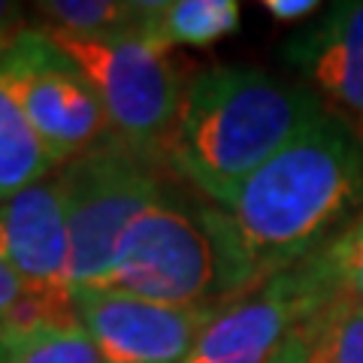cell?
<instances>
[{"instance_id":"e0dca14e","label":"cell","mask_w":363,"mask_h":363,"mask_svg":"<svg viewBox=\"0 0 363 363\" xmlns=\"http://www.w3.org/2000/svg\"><path fill=\"white\" fill-rule=\"evenodd\" d=\"M30 28L25 18V9L18 4H9V0H0V64L9 58V52L21 43Z\"/></svg>"},{"instance_id":"6da1fadb","label":"cell","mask_w":363,"mask_h":363,"mask_svg":"<svg viewBox=\"0 0 363 363\" xmlns=\"http://www.w3.org/2000/svg\"><path fill=\"white\" fill-rule=\"evenodd\" d=\"M221 255V303L324 252L363 212V133L333 112L245 182L200 206Z\"/></svg>"},{"instance_id":"3957f363","label":"cell","mask_w":363,"mask_h":363,"mask_svg":"<svg viewBox=\"0 0 363 363\" xmlns=\"http://www.w3.org/2000/svg\"><path fill=\"white\" fill-rule=\"evenodd\" d=\"M40 30L94 88L112 124V133L136 155L157 161L176 124L185 85L167 45H161L143 18L130 28L73 37L52 28Z\"/></svg>"},{"instance_id":"ac0fdd59","label":"cell","mask_w":363,"mask_h":363,"mask_svg":"<svg viewBox=\"0 0 363 363\" xmlns=\"http://www.w3.org/2000/svg\"><path fill=\"white\" fill-rule=\"evenodd\" d=\"M264 9L276 21H300L315 16L321 4L318 0H264Z\"/></svg>"},{"instance_id":"9c48e42d","label":"cell","mask_w":363,"mask_h":363,"mask_svg":"<svg viewBox=\"0 0 363 363\" xmlns=\"http://www.w3.org/2000/svg\"><path fill=\"white\" fill-rule=\"evenodd\" d=\"M0 260L16 272L25 294L67 297L70 227L64 176L43 179L0 203Z\"/></svg>"},{"instance_id":"8fae6325","label":"cell","mask_w":363,"mask_h":363,"mask_svg":"<svg viewBox=\"0 0 363 363\" xmlns=\"http://www.w3.org/2000/svg\"><path fill=\"white\" fill-rule=\"evenodd\" d=\"M272 363H363V303L336 297L281 345Z\"/></svg>"},{"instance_id":"d6986e66","label":"cell","mask_w":363,"mask_h":363,"mask_svg":"<svg viewBox=\"0 0 363 363\" xmlns=\"http://www.w3.org/2000/svg\"><path fill=\"white\" fill-rule=\"evenodd\" d=\"M21 300H25V288H21V281L16 279V272L0 260V324L6 321V315L13 312Z\"/></svg>"},{"instance_id":"7c38bea8","label":"cell","mask_w":363,"mask_h":363,"mask_svg":"<svg viewBox=\"0 0 363 363\" xmlns=\"http://www.w3.org/2000/svg\"><path fill=\"white\" fill-rule=\"evenodd\" d=\"M242 6L233 0H155L143 4V28L152 37L173 49V45H206L218 43L240 28Z\"/></svg>"},{"instance_id":"9a60e30c","label":"cell","mask_w":363,"mask_h":363,"mask_svg":"<svg viewBox=\"0 0 363 363\" xmlns=\"http://www.w3.org/2000/svg\"><path fill=\"white\" fill-rule=\"evenodd\" d=\"M33 9L43 18V28L73 37L112 33L143 18V4L130 0H40Z\"/></svg>"},{"instance_id":"7a4b0ae2","label":"cell","mask_w":363,"mask_h":363,"mask_svg":"<svg viewBox=\"0 0 363 363\" xmlns=\"http://www.w3.org/2000/svg\"><path fill=\"white\" fill-rule=\"evenodd\" d=\"M309 85H294L257 67H209L188 79L164 161L227 206L264 164L327 116Z\"/></svg>"},{"instance_id":"30bf717a","label":"cell","mask_w":363,"mask_h":363,"mask_svg":"<svg viewBox=\"0 0 363 363\" xmlns=\"http://www.w3.org/2000/svg\"><path fill=\"white\" fill-rule=\"evenodd\" d=\"M285 61L324 106L363 130V0H342L285 43Z\"/></svg>"},{"instance_id":"277c9868","label":"cell","mask_w":363,"mask_h":363,"mask_svg":"<svg viewBox=\"0 0 363 363\" xmlns=\"http://www.w3.org/2000/svg\"><path fill=\"white\" fill-rule=\"evenodd\" d=\"M100 288L179 309L224 306L221 255L203 209L161 194L121 233Z\"/></svg>"},{"instance_id":"4fadbf2b","label":"cell","mask_w":363,"mask_h":363,"mask_svg":"<svg viewBox=\"0 0 363 363\" xmlns=\"http://www.w3.org/2000/svg\"><path fill=\"white\" fill-rule=\"evenodd\" d=\"M52 169V155L30 128L16 94L0 82V203L49 179Z\"/></svg>"},{"instance_id":"ba28073f","label":"cell","mask_w":363,"mask_h":363,"mask_svg":"<svg viewBox=\"0 0 363 363\" xmlns=\"http://www.w3.org/2000/svg\"><path fill=\"white\" fill-rule=\"evenodd\" d=\"M224 306L179 309L109 288L73 291L79 327L104 363H182Z\"/></svg>"},{"instance_id":"52a82bcc","label":"cell","mask_w":363,"mask_h":363,"mask_svg":"<svg viewBox=\"0 0 363 363\" xmlns=\"http://www.w3.org/2000/svg\"><path fill=\"white\" fill-rule=\"evenodd\" d=\"M0 82L16 94L55 167L73 164L116 136L88 79L40 28H30L0 64Z\"/></svg>"},{"instance_id":"5bb4252c","label":"cell","mask_w":363,"mask_h":363,"mask_svg":"<svg viewBox=\"0 0 363 363\" xmlns=\"http://www.w3.org/2000/svg\"><path fill=\"white\" fill-rule=\"evenodd\" d=\"M0 363H104L79 321H45L0 330Z\"/></svg>"},{"instance_id":"8992f818","label":"cell","mask_w":363,"mask_h":363,"mask_svg":"<svg viewBox=\"0 0 363 363\" xmlns=\"http://www.w3.org/2000/svg\"><path fill=\"white\" fill-rule=\"evenodd\" d=\"M336 297L342 294L324 248L227 303L182 363H272L281 345Z\"/></svg>"},{"instance_id":"2e32d148","label":"cell","mask_w":363,"mask_h":363,"mask_svg":"<svg viewBox=\"0 0 363 363\" xmlns=\"http://www.w3.org/2000/svg\"><path fill=\"white\" fill-rule=\"evenodd\" d=\"M327 257H330L339 294L363 303V212L351 221L345 233H339L327 245Z\"/></svg>"},{"instance_id":"5b68a950","label":"cell","mask_w":363,"mask_h":363,"mask_svg":"<svg viewBox=\"0 0 363 363\" xmlns=\"http://www.w3.org/2000/svg\"><path fill=\"white\" fill-rule=\"evenodd\" d=\"M70 227V291L100 288L121 233L164 194L152 161L118 136L61 167Z\"/></svg>"}]
</instances>
